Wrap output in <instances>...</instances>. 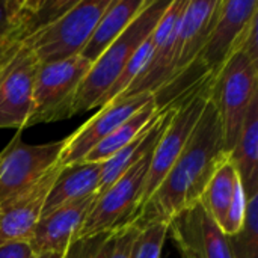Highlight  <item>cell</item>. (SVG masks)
Listing matches in <instances>:
<instances>
[{"instance_id": "ac0fdd59", "label": "cell", "mask_w": 258, "mask_h": 258, "mask_svg": "<svg viewBox=\"0 0 258 258\" xmlns=\"http://www.w3.org/2000/svg\"><path fill=\"white\" fill-rule=\"evenodd\" d=\"M101 163L79 162L60 168L41 212L47 215L65 204L95 195L100 184Z\"/></svg>"}, {"instance_id": "484cf974", "label": "cell", "mask_w": 258, "mask_h": 258, "mask_svg": "<svg viewBox=\"0 0 258 258\" xmlns=\"http://www.w3.org/2000/svg\"><path fill=\"white\" fill-rule=\"evenodd\" d=\"M110 234L112 231L77 237L71 242L62 258H104Z\"/></svg>"}, {"instance_id": "9a60e30c", "label": "cell", "mask_w": 258, "mask_h": 258, "mask_svg": "<svg viewBox=\"0 0 258 258\" xmlns=\"http://www.w3.org/2000/svg\"><path fill=\"white\" fill-rule=\"evenodd\" d=\"M95 198L97 194L42 215L36 222L29 240L32 252L35 255L44 252L65 254L71 242L79 237L82 225Z\"/></svg>"}, {"instance_id": "f546056e", "label": "cell", "mask_w": 258, "mask_h": 258, "mask_svg": "<svg viewBox=\"0 0 258 258\" xmlns=\"http://www.w3.org/2000/svg\"><path fill=\"white\" fill-rule=\"evenodd\" d=\"M20 48L17 50H5V48H0V71L3 70V67L11 60V57L18 51Z\"/></svg>"}, {"instance_id": "8fae6325", "label": "cell", "mask_w": 258, "mask_h": 258, "mask_svg": "<svg viewBox=\"0 0 258 258\" xmlns=\"http://www.w3.org/2000/svg\"><path fill=\"white\" fill-rule=\"evenodd\" d=\"M189 0H172L165 15L153 30V51L133 83L116 98H127L139 94H156L172 77L175 65V41L181 15Z\"/></svg>"}, {"instance_id": "f1b7e54d", "label": "cell", "mask_w": 258, "mask_h": 258, "mask_svg": "<svg viewBox=\"0 0 258 258\" xmlns=\"http://www.w3.org/2000/svg\"><path fill=\"white\" fill-rule=\"evenodd\" d=\"M32 252L27 242H11L0 246V258H27Z\"/></svg>"}, {"instance_id": "4fadbf2b", "label": "cell", "mask_w": 258, "mask_h": 258, "mask_svg": "<svg viewBox=\"0 0 258 258\" xmlns=\"http://www.w3.org/2000/svg\"><path fill=\"white\" fill-rule=\"evenodd\" d=\"M168 236L181 258H234L228 237L200 203L169 221Z\"/></svg>"}, {"instance_id": "3957f363", "label": "cell", "mask_w": 258, "mask_h": 258, "mask_svg": "<svg viewBox=\"0 0 258 258\" xmlns=\"http://www.w3.org/2000/svg\"><path fill=\"white\" fill-rule=\"evenodd\" d=\"M171 2L172 0H148L132 24L100 54L76 91L73 115L83 113L100 106V101L121 76L136 50L153 33Z\"/></svg>"}, {"instance_id": "5b68a950", "label": "cell", "mask_w": 258, "mask_h": 258, "mask_svg": "<svg viewBox=\"0 0 258 258\" xmlns=\"http://www.w3.org/2000/svg\"><path fill=\"white\" fill-rule=\"evenodd\" d=\"M112 0H79L67 14L23 42L39 63L80 56Z\"/></svg>"}, {"instance_id": "7a4b0ae2", "label": "cell", "mask_w": 258, "mask_h": 258, "mask_svg": "<svg viewBox=\"0 0 258 258\" xmlns=\"http://www.w3.org/2000/svg\"><path fill=\"white\" fill-rule=\"evenodd\" d=\"M257 15V0H222L218 20L197 59L154 94L157 109L165 110L189 92L210 85L227 60L239 50L251 21Z\"/></svg>"}, {"instance_id": "2e32d148", "label": "cell", "mask_w": 258, "mask_h": 258, "mask_svg": "<svg viewBox=\"0 0 258 258\" xmlns=\"http://www.w3.org/2000/svg\"><path fill=\"white\" fill-rule=\"evenodd\" d=\"M222 0H189L181 15L177 41L175 65L172 77L180 76L203 50L221 11ZM169 80V82H171Z\"/></svg>"}, {"instance_id": "d6986e66", "label": "cell", "mask_w": 258, "mask_h": 258, "mask_svg": "<svg viewBox=\"0 0 258 258\" xmlns=\"http://www.w3.org/2000/svg\"><path fill=\"white\" fill-rule=\"evenodd\" d=\"M147 2L148 0H112L97 23L89 42L80 56L94 63L100 54L132 24V21L145 8Z\"/></svg>"}, {"instance_id": "d4e9b609", "label": "cell", "mask_w": 258, "mask_h": 258, "mask_svg": "<svg viewBox=\"0 0 258 258\" xmlns=\"http://www.w3.org/2000/svg\"><path fill=\"white\" fill-rule=\"evenodd\" d=\"M24 0H0V48L17 50L21 47L18 41V27Z\"/></svg>"}, {"instance_id": "7c38bea8", "label": "cell", "mask_w": 258, "mask_h": 258, "mask_svg": "<svg viewBox=\"0 0 258 258\" xmlns=\"http://www.w3.org/2000/svg\"><path fill=\"white\" fill-rule=\"evenodd\" d=\"M153 100V94H139L127 98H115L103 106L89 121L63 139V147L56 165L63 168L82 162L86 154L104 141L118 125Z\"/></svg>"}, {"instance_id": "ba28073f", "label": "cell", "mask_w": 258, "mask_h": 258, "mask_svg": "<svg viewBox=\"0 0 258 258\" xmlns=\"http://www.w3.org/2000/svg\"><path fill=\"white\" fill-rule=\"evenodd\" d=\"M153 150L128 168L110 187L97 195L79 237L115 231L135 219L150 169Z\"/></svg>"}, {"instance_id": "7402d4cb", "label": "cell", "mask_w": 258, "mask_h": 258, "mask_svg": "<svg viewBox=\"0 0 258 258\" xmlns=\"http://www.w3.org/2000/svg\"><path fill=\"white\" fill-rule=\"evenodd\" d=\"M159 113H160V110L157 109L156 101L154 100L150 101L139 112H136L127 121H124L121 125H118L95 148H92L82 162L103 163V162L109 160L115 153H118L121 148L128 145L144 128H147L156 119V116Z\"/></svg>"}, {"instance_id": "52a82bcc", "label": "cell", "mask_w": 258, "mask_h": 258, "mask_svg": "<svg viewBox=\"0 0 258 258\" xmlns=\"http://www.w3.org/2000/svg\"><path fill=\"white\" fill-rule=\"evenodd\" d=\"M91 65L82 56L53 63H39L33 88V109L26 127L73 116L76 91Z\"/></svg>"}, {"instance_id": "6da1fadb", "label": "cell", "mask_w": 258, "mask_h": 258, "mask_svg": "<svg viewBox=\"0 0 258 258\" xmlns=\"http://www.w3.org/2000/svg\"><path fill=\"white\" fill-rule=\"evenodd\" d=\"M228 157L222 124L209 97L203 115L178 159L133 222L138 227L151 222L169 224L177 213L200 203L210 178Z\"/></svg>"}, {"instance_id": "cb8c5ba5", "label": "cell", "mask_w": 258, "mask_h": 258, "mask_svg": "<svg viewBox=\"0 0 258 258\" xmlns=\"http://www.w3.org/2000/svg\"><path fill=\"white\" fill-rule=\"evenodd\" d=\"M166 237V222H151L139 227V233L132 249V258H160Z\"/></svg>"}, {"instance_id": "8992f818", "label": "cell", "mask_w": 258, "mask_h": 258, "mask_svg": "<svg viewBox=\"0 0 258 258\" xmlns=\"http://www.w3.org/2000/svg\"><path fill=\"white\" fill-rule=\"evenodd\" d=\"M209 89L210 85L201 86L187 95H184L180 101L174 104V113L171 121L168 122L166 128L163 130L162 136L159 138L150 160V169L147 174L144 192L141 197V203L138 207L136 215L154 194V190L160 186L175 160L178 159L180 153L183 151L186 142L189 141L197 122L200 121L203 110L209 100ZM136 218V216H135ZM133 222V221H132Z\"/></svg>"}, {"instance_id": "83f0119b", "label": "cell", "mask_w": 258, "mask_h": 258, "mask_svg": "<svg viewBox=\"0 0 258 258\" xmlns=\"http://www.w3.org/2000/svg\"><path fill=\"white\" fill-rule=\"evenodd\" d=\"M257 27H258V15L251 21L243 39H242V44L239 47L237 51H243L245 54H248L254 62L258 63V45H257Z\"/></svg>"}, {"instance_id": "44dd1931", "label": "cell", "mask_w": 258, "mask_h": 258, "mask_svg": "<svg viewBox=\"0 0 258 258\" xmlns=\"http://www.w3.org/2000/svg\"><path fill=\"white\" fill-rule=\"evenodd\" d=\"M242 181L239 178L237 169L230 160V157L216 169L209 184L206 186L200 204L210 215V218L219 225H224L227 213L236 198L242 190Z\"/></svg>"}, {"instance_id": "1f68e13d", "label": "cell", "mask_w": 258, "mask_h": 258, "mask_svg": "<svg viewBox=\"0 0 258 258\" xmlns=\"http://www.w3.org/2000/svg\"><path fill=\"white\" fill-rule=\"evenodd\" d=\"M27 258H36V255H35V254H30Z\"/></svg>"}, {"instance_id": "4dcf8cb0", "label": "cell", "mask_w": 258, "mask_h": 258, "mask_svg": "<svg viewBox=\"0 0 258 258\" xmlns=\"http://www.w3.org/2000/svg\"><path fill=\"white\" fill-rule=\"evenodd\" d=\"M63 254H54V252H44V254H38L36 258H62Z\"/></svg>"}, {"instance_id": "30bf717a", "label": "cell", "mask_w": 258, "mask_h": 258, "mask_svg": "<svg viewBox=\"0 0 258 258\" xmlns=\"http://www.w3.org/2000/svg\"><path fill=\"white\" fill-rule=\"evenodd\" d=\"M39 62L24 45L0 71V128L21 132L33 109V88Z\"/></svg>"}, {"instance_id": "5bb4252c", "label": "cell", "mask_w": 258, "mask_h": 258, "mask_svg": "<svg viewBox=\"0 0 258 258\" xmlns=\"http://www.w3.org/2000/svg\"><path fill=\"white\" fill-rule=\"evenodd\" d=\"M59 171L60 166L54 165L30 189L0 204V246L11 242L29 243Z\"/></svg>"}, {"instance_id": "ffe728a7", "label": "cell", "mask_w": 258, "mask_h": 258, "mask_svg": "<svg viewBox=\"0 0 258 258\" xmlns=\"http://www.w3.org/2000/svg\"><path fill=\"white\" fill-rule=\"evenodd\" d=\"M230 160L237 169L245 195L258 190V95L249 104Z\"/></svg>"}, {"instance_id": "e0dca14e", "label": "cell", "mask_w": 258, "mask_h": 258, "mask_svg": "<svg viewBox=\"0 0 258 258\" xmlns=\"http://www.w3.org/2000/svg\"><path fill=\"white\" fill-rule=\"evenodd\" d=\"M174 109L175 107L171 106L166 107L165 110H160L156 119L147 128H144L128 145H125L118 153H115L109 160L101 163V175H100L97 195H100L107 187H110L128 168L138 163L145 154H148L156 147L159 138L162 136L163 130L171 121Z\"/></svg>"}, {"instance_id": "9c48e42d", "label": "cell", "mask_w": 258, "mask_h": 258, "mask_svg": "<svg viewBox=\"0 0 258 258\" xmlns=\"http://www.w3.org/2000/svg\"><path fill=\"white\" fill-rule=\"evenodd\" d=\"M62 147L63 139L29 145L17 132L0 153V204L26 192L48 172L57 163Z\"/></svg>"}, {"instance_id": "277c9868", "label": "cell", "mask_w": 258, "mask_h": 258, "mask_svg": "<svg viewBox=\"0 0 258 258\" xmlns=\"http://www.w3.org/2000/svg\"><path fill=\"white\" fill-rule=\"evenodd\" d=\"M258 95V63L243 51H236L210 85L213 101L224 132V144L233 151L251 101Z\"/></svg>"}, {"instance_id": "4316f807", "label": "cell", "mask_w": 258, "mask_h": 258, "mask_svg": "<svg viewBox=\"0 0 258 258\" xmlns=\"http://www.w3.org/2000/svg\"><path fill=\"white\" fill-rule=\"evenodd\" d=\"M138 233L139 227L135 222H128L112 231L104 258H132V249Z\"/></svg>"}, {"instance_id": "603a6c76", "label": "cell", "mask_w": 258, "mask_h": 258, "mask_svg": "<svg viewBox=\"0 0 258 258\" xmlns=\"http://www.w3.org/2000/svg\"><path fill=\"white\" fill-rule=\"evenodd\" d=\"M234 258H257L258 255V190L246 195L245 219L240 231L228 237Z\"/></svg>"}]
</instances>
